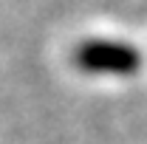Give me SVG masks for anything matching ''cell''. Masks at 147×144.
I'll return each mask as SVG.
<instances>
[{"mask_svg": "<svg viewBox=\"0 0 147 144\" xmlns=\"http://www.w3.org/2000/svg\"><path fill=\"white\" fill-rule=\"evenodd\" d=\"M76 65L91 73H130L139 68V51L122 42L96 40L76 48Z\"/></svg>", "mask_w": 147, "mask_h": 144, "instance_id": "obj_1", "label": "cell"}]
</instances>
